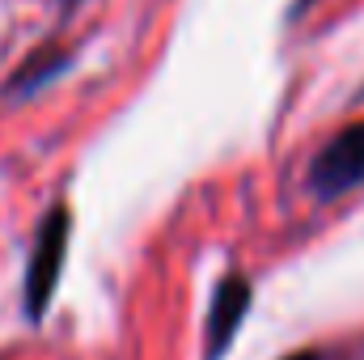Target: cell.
Returning a JSON list of instances; mask_svg holds the SVG:
<instances>
[{"mask_svg":"<svg viewBox=\"0 0 364 360\" xmlns=\"http://www.w3.org/2000/svg\"><path fill=\"white\" fill-rule=\"evenodd\" d=\"M64 255H68V212L55 208L43 221V229H38V242H34V255H30V271H26V309H30V318L47 314V305L55 297V284H60Z\"/></svg>","mask_w":364,"mask_h":360,"instance_id":"cell-1","label":"cell"},{"mask_svg":"<svg viewBox=\"0 0 364 360\" xmlns=\"http://www.w3.org/2000/svg\"><path fill=\"white\" fill-rule=\"evenodd\" d=\"M309 182H314V191L326 195V199H335V195L360 186L364 182V123L343 127V132L318 153Z\"/></svg>","mask_w":364,"mask_h":360,"instance_id":"cell-2","label":"cell"},{"mask_svg":"<svg viewBox=\"0 0 364 360\" xmlns=\"http://www.w3.org/2000/svg\"><path fill=\"white\" fill-rule=\"evenodd\" d=\"M246 309H250V284H246L242 275H229V280L216 288V297H212V318H208V360H220L225 352H229V344H233V335H237Z\"/></svg>","mask_w":364,"mask_h":360,"instance_id":"cell-3","label":"cell"},{"mask_svg":"<svg viewBox=\"0 0 364 360\" xmlns=\"http://www.w3.org/2000/svg\"><path fill=\"white\" fill-rule=\"evenodd\" d=\"M288 360H318L314 352H296V356H288Z\"/></svg>","mask_w":364,"mask_h":360,"instance_id":"cell-4","label":"cell"}]
</instances>
